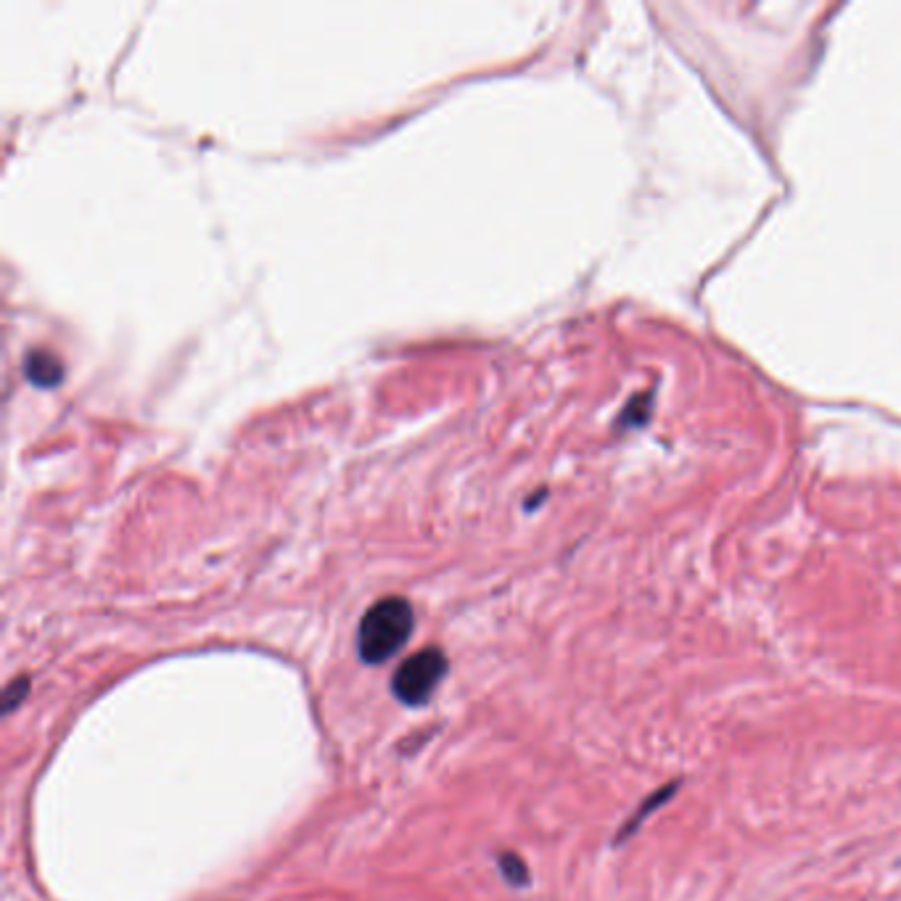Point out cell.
I'll return each mask as SVG.
<instances>
[{"mask_svg":"<svg viewBox=\"0 0 901 901\" xmlns=\"http://www.w3.org/2000/svg\"><path fill=\"white\" fill-rule=\"evenodd\" d=\"M30 688H32V680L30 677H17V680L9 682V688L3 690V711L6 714H11V711H17L22 703L27 701V695H30Z\"/></svg>","mask_w":901,"mask_h":901,"instance_id":"8992f818","label":"cell"},{"mask_svg":"<svg viewBox=\"0 0 901 901\" xmlns=\"http://www.w3.org/2000/svg\"><path fill=\"white\" fill-rule=\"evenodd\" d=\"M677 788H680V783H669V785H663V788L656 790V794H650V796L646 798V802H642L640 806H637V809H635V815L629 817L625 825H621L619 836H616V844H625V841H629V838H632L635 832L640 830L642 825H646L648 819L653 817L656 811H659L661 806L667 804L669 798L674 796V790H677Z\"/></svg>","mask_w":901,"mask_h":901,"instance_id":"3957f363","label":"cell"},{"mask_svg":"<svg viewBox=\"0 0 901 901\" xmlns=\"http://www.w3.org/2000/svg\"><path fill=\"white\" fill-rule=\"evenodd\" d=\"M447 674V656L439 648H426L412 653L397 667L391 677V693L405 706H423Z\"/></svg>","mask_w":901,"mask_h":901,"instance_id":"7a4b0ae2","label":"cell"},{"mask_svg":"<svg viewBox=\"0 0 901 901\" xmlns=\"http://www.w3.org/2000/svg\"><path fill=\"white\" fill-rule=\"evenodd\" d=\"M24 373L35 386L51 389V386H56L61 378H64V365H61L59 357L51 355V352H30V355H27Z\"/></svg>","mask_w":901,"mask_h":901,"instance_id":"277c9868","label":"cell"},{"mask_svg":"<svg viewBox=\"0 0 901 901\" xmlns=\"http://www.w3.org/2000/svg\"><path fill=\"white\" fill-rule=\"evenodd\" d=\"M497 865H500V872H503V878L511 886H526V883H530V867L524 865V859H521L518 853L503 851V853H500Z\"/></svg>","mask_w":901,"mask_h":901,"instance_id":"5b68a950","label":"cell"},{"mask_svg":"<svg viewBox=\"0 0 901 901\" xmlns=\"http://www.w3.org/2000/svg\"><path fill=\"white\" fill-rule=\"evenodd\" d=\"M412 627H416V611L408 598L389 595L373 603L357 629V653L363 663L378 667L389 661L410 640Z\"/></svg>","mask_w":901,"mask_h":901,"instance_id":"6da1fadb","label":"cell"}]
</instances>
